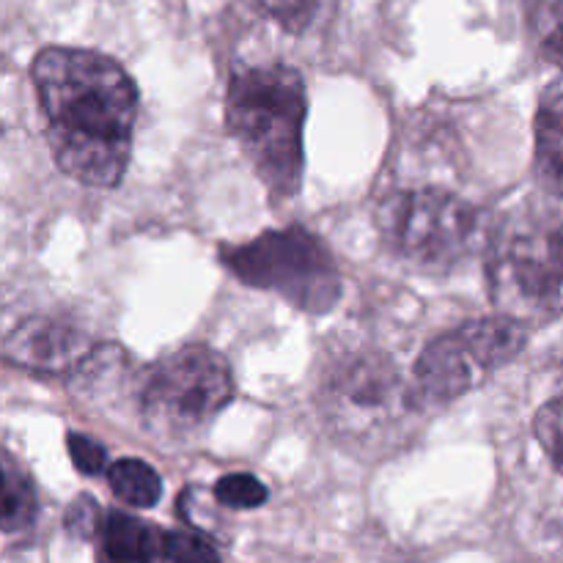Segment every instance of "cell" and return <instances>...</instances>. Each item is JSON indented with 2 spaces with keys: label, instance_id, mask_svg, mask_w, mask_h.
Segmentation results:
<instances>
[{
  "label": "cell",
  "instance_id": "2",
  "mask_svg": "<svg viewBox=\"0 0 563 563\" xmlns=\"http://www.w3.org/2000/svg\"><path fill=\"white\" fill-rule=\"evenodd\" d=\"M225 119L258 179L278 198H289L302 176L306 86L291 66L267 64L234 71Z\"/></svg>",
  "mask_w": 563,
  "mask_h": 563
},
{
  "label": "cell",
  "instance_id": "11",
  "mask_svg": "<svg viewBox=\"0 0 563 563\" xmlns=\"http://www.w3.org/2000/svg\"><path fill=\"white\" fill-rule=\"evenodd\" d=\"M146 522L124 515V511H108L99 520L97 537V563H137L141 561V542Z\"/></svg>",
  "mask_w": 563,
  "mask_h": 563
},
{
  "label": "cell",
  "instance_id": "19",
  "mask_svg": "<svg viewBox=\"0 0 563 563\" xmlns=\"http://www.w3.org/2000/svg\"><path fill=\"white\" fill-rule=\"evenodd\" d=\"M66 449H69L71 465L80 473H86V476H99L104 471V465H108V454H104L102 445L93 443L91 438H86L80 432H69Z\"/></svg>",
  "mask_w": 563,
  "mask_h": 563
},
{
  "label": "cell",
  "instance_id": "17",
  "mask_svg": "<svg viewBox=\"0 0 563 563\" xmlns=\"http://www.w3.org/2000/svg\"><path fill=\"white\" fill-rule=\"evenodd\" d=\"M165 544H168L170 563H220L218 550H214L207 539L198 537V533H190V531L165 533Z\"/></svg>",
  "mask_w": 563,
  "mask_h": 563
},
{
  "label": "cell",
  "instance_id": "16",
  "mask_svg": "<svg viewBox=\"0 0 563 563\" xmlns=\"http://www.w3.org/2000/svg\"><path fill=\"white\" fill-rule=\"evenodd\" d=\"M214 498L225 509H258L267 504V487L251 473H231L214 484Z\"/></svg>",
  "mask_w": 563,
  "mask_h": 563
},
{
  "label": "cell",
  "instance_id": "15",
  "mask_svg": "<svg viewBox=\"0 0 563 563\" xmlns=\"http://www.w3.org/2000/svg\"><path fill=\"white\" fill-rule=\"evenodd\" d=\"M533 38L550 64H561V0H528Z\"/></svg>",
  "mask_w": 563,
  "mask_h": 563
},
{
  "label": "cell",
  "instance_id": "8",
  "mask_svg": "<svg viewBox=\"0 0 563 563\" xmlns=\"http://www.w3.org/2000/svg\"><path fill=\"white\" fill-rule=\"evenodd\" d=\"M322 412L333 429L352 438L385 432L407 416V383L383 352H352L328 368L319 388Z\"/></svg>",
  "mask_w": 563,
  "mask_h": 563
},
{
  "label": "cell",
  "instance_id": "9",
  "mask_svg": "<svg viewBox=\"0 0 563 563\" xmlns=\"http://www.w3.org/2000/svg\"><path fill=\"white\" fill-rule=\"evenodd\" d=\"M93 344L77 324L53 317H36L22 322L5 339L3 355L14 366L36 374H71Z\"/></svg>",
  "mask_w": 563,
  "mask_h": 563
},
{
  "label": "cell",
  "instance_id": "7",
  "mask_svg": "<svg viewBox=\"0 0 563 563\" xmlns=\"http://www.w3.org/2000/svg\"><path fill=\"white\" fill-rule=\"evenodd\" d=\"M234 399L231 366L209 346H181L148 368L141 390L143 423L163 440L203 432Z\"/></svg>",
  "mask_w": 563,
  "mask_h": 563
},
{
  "label": "cell",
  "instance_id": "5",
  "mask_svg": "<svg viewBox=\"0 0 563 563\" xmlns=\"http://www.w3.org/2000/svg\"><path fill=\"white\" fill-rule=\"evenodd\" d=\"M377 223L385 245L423 273L460 267L484 234L478 209L445 190L394 192L379 207Z\"/></svg>",
  "mask_w": 563,
  "mask_h": 563
},
{
  "label": "cell",
  "instance_id": "10",
  "mask_svg": "<svg viewBox=\"0 0 563 563\" xmlns=\"http://www.w3.org/2000/svg\"><path fill=\"white\" fill-rule=\"evenodd\" d=\"M561 82L555 80L542 97L537 113V170L548 185L550 196L561 192L563 174V121H561Z\"/></svg>",
  "mask_w": 563,
  "mask_h": 563
},
{
  "label": "cell",
  "instance_id": "20",
  "mask_svg": "<svg viewBox=\"0 0 563 563\" xmlns=\"http://www.w3.org/2000/svg\"><path fill=\"white\" fill-rule=\"evenodd\" d=\"M99 520H102V509L97 506V500L91 495H80L75 498V504L66 511V528H69L75 537L91 539L97 533Z\"/></svg>",
  "mask_w": 563,
  "mask_h": 563
},
{
  "label": "cell",
  "instance_id": "21",
  "mask_svg": "<svg viewBox=\"0 0 563 563\" xmlns=\"http://www.w3.org/2000/svg\"><path fill=\"white\" fill-rule=\"evenodd\" d=\"M137 563H168V544H165V531L157 526L143 528L141 561Z\"/></svg>",
  "mask_w": 563,
  "mask_h": 563
},
{
  "label": "cell",
  "instance_id": "4",
  "mask_svg": "<svg viewBox=\"0 0 563 563\" xmlns=\"http://www.w3.org/2000/svg\"><path fill=\"white\" fill-rule=\"evenodd\" d=\"M220 262L245 286L275 291L302 311L324 313L341 297L333 253L300 225L264 231L245 245L220 247Z\"/></svg>",
  "mask_w": 563,
  "mask_h": 563
},
{
  "label": "cell",
  "instance_id": "1",
  "mask_svg": "<svg viewBox=\"0 0 563 563\" xmlns=\"http://www.w3.org/2000/svg\"><path fill=\"white\" fill-rule=\"evenodd\" d=\"M58 168L88 187H113L130 163L137 88L113 58L93 49L47 47L33 58Z\"/></svg>",
  "mask_w": 563,
  "mask_h": 563
},
{
  "label": "cell",
  "instance_id": "6",
  "mask_svg": "<svg viewBox=\"0 0 563 563\" xmlns=\"http://www.w3.org/2000/svg\"><path fill=\"white\" fill-rule=\"evenodd\" d=\"M489 289L500 313L520 322L553 319L561 311L563 234L559 214L517 218L489 245Z\"/></svg>",
  "mask_w": 563,
  "mask_h": 563
},
{
  "label": "cell",
  "instance_id": "13",
  "mask_svg": "<svg viewBox=\"0 0 563 563\" xmlns=\"http://www.w3.org/2000/svg\"><path fill=\"white\" fill-rule=\"evenodd\" d=\"M258 14L273 20L275 25L284 27L286 33L302 36L308 31L322 27L330 20L339 0H247Z\"/></svg>",
  "mask_w": 563,
  "mask_h": 563
},
{
  "label": "cell",
  "instance_id": "3",
  "mask_svg": "<svg viewBox=\"0 0 563 563\" xmlns=\"http://www.w3.org/2000/svg\"><path fill=\"white\" fill-rule=\"evenodd\" d=\"M528 344L526 322L515 317L478 319L460 330L438 335L418 355L407 379V401L412 412L443 410L482 385L500 366L515 361Z\"/></svg>",
  "mask_w": 563,
  "mask_h": 563
},
{
  "label": "cell",
  "instance_id": "18",
  "mask_svg": "<svg viewBox=\"0 0 563 563\" xmlns=\"http://www.w3.org/2000/svg\"><path fill=\"white\" fill-rule=\"evenodd\" d=\"M561 418H563V407H561L559 396H553V399H550L537 416L539 443H542V449L548 451V456H550V462H553L555 471L561 467V440H563Z\"/></svg>",
  "mask_w": 563,
  "mask_h": 563
},
{
  "label": "cell",
  "instance_id": "14",
  "mask_svg": "<svg viewBox=\"0 0 563 563\" xmlns=\"http://www.w3.org/2000/svg\"><path fill=\"white\" fill-rule=\"evenodd\" d=\"M36 515V495L25 476L0 462V531H22Z\"/></svg>",
  "mask_w": 563,
  "mask_h": 563
},
{
  "label": "cell",
  "instance_id": "12",
  "mask_svg": "<svg viewBox=\"0 0 563 563\" xmlns=\"http://www.w3.org/2000/svg\"><path fill=\"white\" fill-rule=\"evenodd\" d=\"M108 484L113 495L135 509H152L163 498V482L157 471L141 460H119L110 465Z\"/></svg>",
  "mask_w": 563,
  "mask_h": 563
}]
</instances>
